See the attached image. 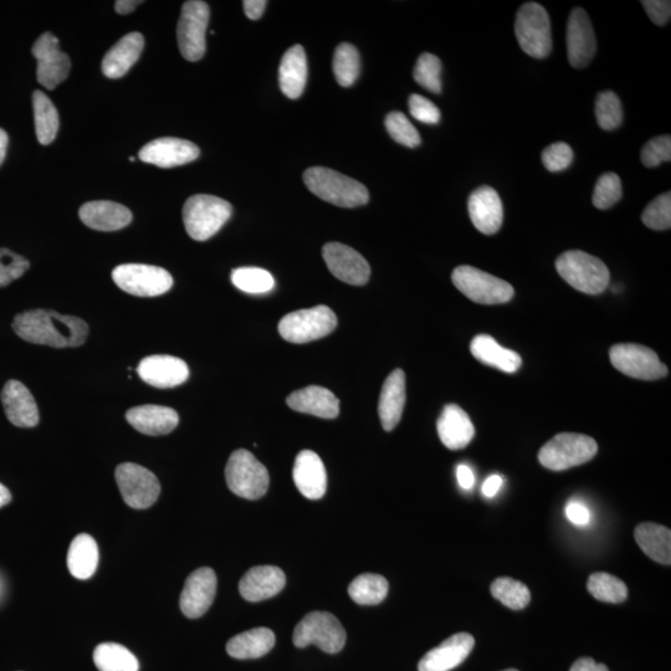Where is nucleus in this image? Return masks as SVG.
Instances as JSON below:
<instances>
[{
  "instance_id": "nucleus-1",
  "label": "nucleus",
  "mask_w": 671,
  "mask_h": 671,
  "mask_svg": "<svg viewBox=\"0 0 671 671\" xmlns=\"http://www.w3.org/2000/svg\"><path fill=\"white\" fill-rule=\"evenodd\" d=\"M13 330L22 340L55 348L84 345L89 326L79 317L50 310H32L15 317Z\"/></svg>"
},
{
  "instance_id": "nucleus-2",
  "label": "nucleus",
  "mask_w": 671,
  "mask_h": 671,
  "mask_svg": "<svg viewBox=\"0 0 671 671\" xmlns=\"http://www.w3.org/2000/svg\"><path fill=\"white\" fill-rule=\"evenodd\" d=\"M304 182L316 197L334 206L356 208L370 199L367 188L345 174L325 167H312L304 173Z\"/></svg>"
},
{
  "instance_id": "nucleus-3",
  "label": "nucleus",
  "mask_w": 671,
  "mask_h": 671,
  "mask_svg": "<svg viewBox=\"0 0 671 671\" xmlns=\"http://www.w3.org/2000/svg\"><path fill=\"white\" fill-rule=\"evenodd\" d=\"M557 273L573 289L587 295H599L608 288L611 274L596 256L581 250H570L556 260Z\"/></svg>"
},
{
  "instance_id": "nucleus-4",
  "label": "nucleus",
  "mask_w": 671,
  "mask_h": 671,
  "mask_svg": "<svg viewBox=\"0 0 671 671\" xmlns=\"http://www.w3.org/2000/svg\"><path fill=\"white\" fill-rule=\"evenodd\" d=\"M232 204L222 198L197 194L188 199L183 207V222L189 237L197 242L217 234L232 217Z\"/></svg>"
},
{
  "instance_id": "nucleus-5",
  "label": "nucleus",
  "mask_w": 671,
  "mask_h": 671,
  "mask_svg": "<svg viewBox=\"0 0 671 671\" xmlns=\"http://www.w3.org/2000/svg\"><path fill=\"white\" fill-rule=\"evenodd\" d=\"M598 444L585 434L561 433L540 449L542 466L552 471H563L586 464L596 457Z\"/></svg>"
},
{
  "instance_id": "nucleus-6",
  "label": "nucleus",
  "mask_w": 671,
  "mask_h": 671,
  "mask_svg": "<svg viewBox=\"0 0 671 671\" xmlns=\"http://www.w3.org/2000/svg\"><path fill=\"white\" fill-rule=\"evenodd\" d=\"M225 480L233 494L248 500L263 498L270 483L268 469L244 449L230 455L225 466Z\"/></svg>"
},
{
  "instance_id": "nucleus-7",
  "label": "nucleus",
  "mask_w": 671,
  "mask_h": 671,
  "mask_svg": "<svg viewBox=\"0 0 671 671\" xmlns=\"http://www.w3.org/2000/svg\"><path fill=\"white\" fill-rule=\"evenodd\" d=\"M515 34L524 53L535 59L551 54V22L547 10L539 3H525L517 12Z\"/></svg>"
},
{
  "instance_id": "nucleus-8",
  "label": "nucleus",
  "mask_w": 671,
  "mask_h": 671,
  "mask_svg": "<svg viewBox=\"0 0 671 671\" xmlns=\"http://www.w3.org/2000/svg\"><path fill=\"white\" fill-rule=\"evenodd\" d=\"M346 630L334 616L327 612L306 614L294 630V644L297 648H306L314 644L322 652L340 653L346 644Z\"/></svg>"
},
{
  "instance_id": "nucleus-9",
  "label": "nucleus",
  "mask_w": 671,
  "mask_h": 671,
  "mask_svg": "<svg viewBox=\"0 0 671 671\" xmlns=\"http://www.w3.org/2000/svg\"><path fill=\"white\" fill-rule=\"evenodd\" d=\"M336 327L335 312L330 307L319 305L284 316L279 324V332L284 340L301 345L329 336Z\"/></svg>"
},
{
  "instance_id": "nucleus-10",
  "label": "nucleus",
  "mask_w": 671,
  "mask_h": 671,
  "mask_svg": "<svg viewBox=\"0 0 671 671\" xmlns=\"http://www.w3.org/2000/svg\"><path fill=\"white\" fill-rule=\"evenodd\" d=\"M452 280L460 293L481 305L505 304L515 295L514 288L506 281L469 265L458 266Z\"/></svg>"
},
{
  "instance_id": "nucleus-11",
  "label": "nucleus",
  "mask_w": 671,
  "mask_h": 671,
  "mask_svg": "<svg viewBox=\"0 0 671 671\" xmlns=\"http://www.w3.org/2000/svg\"><path fill=\"white\" fill-rule=\"evenodd\" d=\"M112 279L125 293L140 297H155L168 293L173 286L172 275L158 266L122 264L112 271Z\"/></svg>"
},
{
  "instance_id": "nucleus-12",
  "label": "nucleus",
  "mask_w": 671,
  "mask_h": 671,
  "mask_svg": "<svg viewBox=\"0 0 671 671\" xmlns=\"http://www.w3.org/2000/svg\"><path fill=\"white\" fill-rule=\"evenodd\" d=\"M209 15L206 2L189 0L183 4L181 18L178 22L177 39L184 59L198 61L206 54Z\"/></svg>"
},
{
  "instance_id": "nucleus-13",
  "label": "nucleus",
  "mask_w": 671,
  "mask_h": 671,
  "mask_svg": "<svg viewBox=\"0 0 671 671\" xmlns=\"http://www.w3.org/2000/svg\"><path fill=\"white\" fill-rule=\"evenodd\" d=\"M614 368L628 377L655 381L668 376V368L660 362L657 353L635 343H619L609 351Z\"/></svg>"
},
{
  "instance_id": "nucleus-14",
  "label": "nucleus",
  "mask_w": 671,
  "mask_h": 671,
  "mask_svg": "<svg viewBox=\"0 0 671 671\" xmlns=\"http://www.w3.org/2000/svg\"><path fill=\"white\" fill-rule=\"evenodd\" d=\"M115 476L122 499L132 509H148L161 494V484L157 476L141 465L121 464L117 466Z\"/></svg>"
},
{
  "instance_id": "nucleus-15",
  "label": "nucleus",
  "mask_w": 671,
  "mask_h": 671,
  "mask_svg": "<svg viewBox=\"0 0 671 671\" xmlns=\"http://www.w3.org/2000/svg\"><path fill=\"white\" fill-rule=\"evenodd\" d=\"M32 53L38 60L39 84L45 89L54 90L68 79L71 61L69 56L60 50L59 40L54 34L44 33L34 43Z\"/></svg>"
},
{
  "instance_id": "nucleus-16",
  "label": "nucleus",
  "mask_w": 671,
  "mask_h": 671,
  "mask_svg": "<svg viewBox=\"0 0 671 671\" xmlns=\"http://www.w3.org/2000/svg\"><path fill=\"white\" fill-rule=\"evenodd\" d=\"M322 256L331 274L343 283L362 286L370 280V265L355 249L341 243H329L322 249Z\"/></svg>"
},
{
  "instance_id": "nucleus-17",
  "label": "nucleus",
  "mask_w": 671,
  "mask_h": 671,
  "mask_svg": "<svg viewBox=\"0 0 671 671\" xmlns=\"http://www.w3.org/2000/svg\"><path fill=\"white\" fill-rule=\"evenodd\" d=\"M566 44L568 61L572 68H586L596 55V35L591 19L582 8H575L567 23Z\"/></svg>"
},
{
  "instance_id": "nucleus-18",
  "label": "nucleus",
  "mask_w": 671,
  "mask_h": 671,
  "mask_svg": "<svg viewBox=\"0 0 671 671\" xmlns=\"http://www.w3.org/2000/svg\"><path fill=\"white\" fill-rule=\"evenodd\" d=\"M217 575L209 567L194 571L184 583L181 594V611L187 618H201L212 606L217 593Z\"/></svg>"
},
{
  "instance_id": "nucleus-19",
  "label": "nucleus",
  "mask_w": 671,
  "mask_h": 671,
  "mask_svg": "<svg viewBox=\"0 0 671 671\" xmlns=\"http://www.w3.org/2000/svg\"><path fill=\"white\" fill-rule=\"evenodd\" d=\"M199 148L193 142L179 138L165 137L147 143L138 157L145 163L161 168H172L187 165L199 157Z\"/></svg>"
},
{
  "instance_id": "nucleus-20",
  "label": "nucleus",
  "mask_w": 671,
  "mask_h": 671,
  "mask_svg": "<svg viewBox=\"0 0 671 671\" xmlns=\"http://www.w3.org/2000/svg\"><path fill=\"white\" fill-rule=\"evenodd\" d=\"M475 639L469 633L452 635L437 648L424 655L418 664L419 671H450L465 662L471 650L474 649Z\"/></svg>"
},
{
  "instance_id": "nucleus-21",
  "label": "nucleus",
  "mask_w": 671,
  "mask_h": 671,
  "mask_svg": "<svg viewBox=\"0 0 671 671\" xmlns=\"http://www.w3.org/2000/svg\"><path fill=\"white\" fill-rule=\"evenodd\" d=\"M468 209L471 222L480 233L494 235L504 222L503 202L491 187H480L470 194Z\"/></svg>"
},
{
  "instance_id": "nucleus-22",
  "label": "nucleus",
  "mask_w": 671,
  "mask_h": 671,
  "mask_svg": "<svg viewBox=\"0 0 671 671\" xmlns=\"http://www.w3.org/2000/svg\"><path fill=\"white\" fill-rule=\"evenodd\" d=\"M138 376L142 381L156 388H173L181 386L189 377L187 363L181 358L156 355L146 357L137 367Z\"/></svg>"
},
{
  "instance_id": "nucleus-23",
  "label": "nucleus",
  "mask_w": 671,
  "mask_h": 671,
  "mask_svg": "<svg viewBox=\"0 0 671 671\" xmlns=\"http://www.w3.org/2000/svg\"><path fill=\"white\" fill-rule=\"evenodd\" d=\"M2 403L9 422L19 428H34L39 423L37 402L19 381H8L2 391Z\"/></svg>"
},
{
  "instance_id": "nucleus-24",
  "label": "nucleus",
  "mask_w": 671,
  "mask_h": 671,
  "mask_svg": "<svg viewBox=\"0 0 671 671\" xmlns=\"http://www.w3.org/2000/svg\"><path fill=\"white\" fill-rule=\"evenodd\" d=\"M294 483L306 499L319 500L326 494L327 473L324 463L315 452L302 450L295 459Z\"/></svg>"
},
{
  "instance_id": "nucleus-25",
  "label": "nucleus",
  "mask_w": 671,
  "mask_h": 671,
  "mask_svg": "<svg viewBox=\"0 0 671 671\" xmlns=\"http://www.w3.org/2000/svg\"><path fill=\"white\" fill-rule=\"evenodd\" d=\"M285 585L286 576L281 568L256 566L240 580L239 592L248 602H261L279 594Z\"/></svg>"
},
{
  "instance_id": "nucleus-26",
  "label": "nucleus",
  "mask_w": 671,
  "mask_h": 671,
  "mask_svg": "<svg viewBox=\"0 0 671 671\" xmlns=\"http://www.w3.org/2000/svg\"><path fill=\"white\" fill-rule=\"evenodd\" d=\"M406 399V375L402 370L393 371L383 383L378 403L379 419L386 432H392L401 422Z\"/></svg>"
},
{
  "instance_id": "nucleus-27",
  "label": "nucleus",
  "mask_w": 671,
  "mask_h": 671,
  "mask_svg": "<svg viewBox=\"0 0 671 671\" xmlns=\"http://www.w3.org/2000/svg\"><path fill=\"white\" fill-rule=\"evenodd\" d=\"M440 440L450 450L468 447L475 435V428L468 414L457 404H448L437 422Z\"/></svg>"
},
{
  "instance_id": "nucleus-28",
  "label": "nucleus",
  "mask_w": 671,
  "mask_h": 671,
  "mask_svg": "<svg viewBox=\"0 0 671 671\" xmlns=\"http://www.w3.org/2000/svg\"><path fill=\"white\" fill-rule=\"evenodd\" d=\"M80 219L86 227L100 232H115L132 222L131 210L120 203L96 201L80 208Z\"/></svg>"
},
{
  "instance_id": "nucleus-29",
  "label": "nucleus",
  "mask_w": 671,
  "mask_h": 671,
  "mask_svg": "<svg viewBox=\"0 0 671 671\" xmlns=\"http://www.w3.org/2000/svg\"><path fill=\"white\" fill-rule=\"evenodd\" d=\"M126 419L138 432L151 437L169 434L179 423L178 413L174 409L156 404L132 408L126 413Z\"/></svg>"
},
{
  "instance_id": "nucleus-30",
  "label": "nucleus",
  "mask_w": 671,
  "mask_h": 671,
  "mask_svg": "<svg viewBox=\"0 0 671 671\" xmlns=\"http://www.w3.org/2000/svg\"><path fill=\"white\" fill-rule=\"evenodd\" d=\"M286 402L296 412L319 418L334 419L340 413V401L324 387L310 386L300 389L291 393Z\"/></svg>"
},
{
  "instance_id": "nucleus-31",
  "label": "nucleus",
  "mask_w": 671,
  "mask_h": 671,
  "mask_svg": "<svg viewBox=\"0 0 671 671\" xmlns=\"http://www.w3.org/2000/svg\"><path fill=\"white\" fill-rule=\"evenodd\" d=\"M145 39L140 33H130L116 43L107 51L102 60V73L109 79H120L128 73V70L140 59Z\"/></svg>"
},
{
  "instance_id": "nucleus-32",
  "label": "nucleus",
  "mask_w": 671,
  "mask_h": 671,
  "mask_svg": "<svg viewBox=\"0 0 671 671\" xmlns=\"http://www.w3.org/2000/svg\"><path fill=\"white\" fill-rule=\"evenodd\" d=\"M307 81V59L304 48L294 45L281 59L279 83L283 94L289 99H299Z\"/></svg>"
},
{
  "instance_id": "nucleus-33",
  "label": "nucleus",
  "mask_w": 671,
  "mask_h": 671,
  "mask_svg": "<svg viewBox=\"0 0 671 671\" xmlns=\"http://www.w3.org/2000/svg\"><path fill=\"white\" fill-rule=\"evenodd\" d=\"M470 351L485 366L498 368L505 373L520 370L522 360L519 353L507 350L489 335H479L471 341Z\"/></svg>"
},
{
  "instance_id": "nucleus-34",
  "label": "nucleus",
  "mask_w": 671,
  "mask_h": 671,
  "mask_svg": "<svg viewBox=\"0 0 671 671\" xmlns=\"http://www.w3.org/2000/svg\"><path fill=\"white\" fill-rule=\"evenodd\" d=\"M275 645V634L269 628H255L235 635L227 644L230 657L239 660L258 659L268 654Z\"/></svg>"
},
{
  "instance_id": "nucleus-35",
  "label": "nucleus",
  "mask_w": 671,
  "mask_h": 671,
  "mask_svg": "<svg viewBox=\"0 0 671 671\" xmlns=\"http://www.w3.org/2000/svg\"><path fill=\"white\" fill-rule=\"evenodd\" d=\"M634 539L653 561L669 566L671 563V532L667 527L644 522L635 527Z\"/></svg>"
},
{
  "instance_id": "nucleus-36",
  "label": "nucleus",
  "mask_w": 671,
  "mask_h": 671,
  "mask_svg": "<svg viewBox=\"0 0 671 671\" xmlns=\"http://www.w3.org/2000/svg\"><path fill=\"white\" fill-rule=\"evenodd\" d=\"M99 565V547L94 537L80 534L69 547L68 567L71 575L78 580H89Z\"/></svg>"
},
{
  "instance_id": "nucleus-37",
  "label": "nucleus",
  "mask_w": 671,
  "mask_h": 671,
  "mask_svg": "<svg viewBox=\"0 0 671 671\" xmlns=\"http://www.w3.org/2000/svg\"><path fill=\"white\" fill-rule=\"evenodd\" d=\"M33 107L35 130L40 145L48 146L59 131V115L55 105L42 91H34Z\"/></svg>"
},
{
  "instance_id": "nucleus-38",
  "label": "nucleus",
  "mask_w": 671,
  "mask_h": 671,
  "mask_svg": "<svg viewBox=\"0 0 671 671\" xmlns=\"http://www.w3.org/2000/svg\"><path fill=\"white\" fill-rule=\"evenodd\" d=\"M94 663L100 671H138L140 663L124 645L102 643L94 652Z\"/></svg>"
},
{
  "instance_id": "nucleus-39",
  "label": "nucleus",
  "mask_w": 671,
  "mask_h": 671,
  "mask_svg": "<svg viewBox=\"0 0 671 671\" xmlns=\"http://www.w3.org/2000/svg\"><path fill=\"white\" fill-rule=\"evenodd\" d=\"M389 585L386 578L373 573H363L352 581L348 594L353 602L361 606H376L386 599Z\"/></svg>"
},
{
  "instance_id": "nucleus-40",
  "label": "nucleus",
  "mask_w": 671,
  "mask_h": 671,
  "mask_svg": "<svg viewBox=\"0 0 671 671\" xmlns=\"http://www.w3.org/2000/svg\"><path fill=\"white\" fill-rule=\"evenodd\" d=\"M588 592L598 601L607 603H622L628 598L626 583L609 573L597 572L589 576Z\"/></svg>"
},
{
  "instance_id": "nucleus-41",
  "label": "nucleus",
  "mask_w": 671,
  "mask_h": 671,
  "mask_svg": "<svg viewBox=\"0 0 671 671\" xmlns=\"http://www.w3.org/2000/svg\"><path fill=\"white\" fill-rule=\"evenodd\" d=\"M491 594L505 607L520 611L529 606L531 601L530 589L524 583L510 577H501L493 582Z\"/></svg>"
},
{
  "instance_id": "nucleus-42",
  "label": "nucleus",
  "mask_w": 671,
  "mask_h": 671,
  "mask_svg": "<svg viewBox=\"0 0 671 671\" xmlns=\"http://www.w3.org/2000/svg\"><path fill=\"white\" fill-rule=\"evenodd\" d=\"M361 70L360 53L352 44L342 43L337 46L334 56V74L337 83L350 87L356 83Z\"/></svg>"
},
{
  "instance_id": "nucleus-43",
  "label": "nucleus",
  "mask_w": 671,
  "mask_h": 671,
  "mask_svg": "<svg viewBox=\"0 0 671 671\" xmlns=\"http://www.w3.org/2000/svg\"><path fill=\"white\" fill-rule=\"evenodd\" d=\"M232 283L243 293L268 294L275 288L273 275L260 268H239L233 270Z\"/></svg>"
},
{
  "instance_id": "nucleus-44",
  "label": "nucleus",
  "mask_w": 671,
  "mask_h": 671,
  "mask_svg": "<svg viewBox=\"0 0 671 671\" xmlns=\"http://www.w3.org/2000/svg\"><path fill=\"white\" fill-rule=\"evenodd\" d=\"M442 61L430 53H424L414 68L413 78L423 89L440 94L442 92Z\"/></svg>"
},
{
  "instance_id": "nucleus-45",
  "label": "nucleus",
  "mask_w": 671,
  "mask_h": 671,
  "mask_svg": "<svg viewBox=\"0 0 671 671\" xmlns=\"http://www.w3.org/2000/svg\"><path fill=\"white\" fill-rule=\"evenodd\" d=\"M623 107L617 94L603 91L596 100V119L602 130H616L623 122Z\"/></svg>"
},
{
  "instance_id": "nucleus-46",
  "label": "nucleus",
  "mask_w": 671,
  "mask_h": 671,
  "mask_svg": "<svg viewBox=\"0 0 671 671\" xmlns=\"http://www.w3.org/2000/svg\"><path fill=\"white\" fill-rule=\"evenodd\" d=\"M623 188L621 178L618 174L608 172L598 178L593 191V206L597 209L606 210L621 201Z\"/></svg>"
},
{
  "instance_id": "nucleus-47",
  "label": "nucleus",
  "mask_w": 671,
  "mask_h": 671,
  "mask_svg": "<svg viewBox=\"0 0 671 671\" xmlns=\"http://www.w3.org/2000/svg\"><path fill=\"white\" fill-rule=\"evenodd\" d=\"M386 128L389 136L399 145L416 148L420 145V135L417 128L402 112L394 111L386 117Z\"/></svg>"
},
{
  "instance_id": "nucleus-48",
  "label": "nucleus",
  "mask_w": 671,
  "mask_h": 671,
  "mask_svg": "<svg viewBox=\"0 0 671 671\" xmlns=\"http://www.w3.org/2000/svg\"><path fill=\"white\" fill-rule=\"evenodd\" d=\"M642 220L645 227L653 230L671 228V193L660 194L644 209Z\"/></svg>"
},
{
  "instance_id": "nucleus-49",
  "label": "nucleus",
  "mask_w": 671,
  "mask_h": 671,
  "mask_svg": "<svg viewBox=\"0 0 671 671\" xmlns=\"http://www.w3.org/2000/svg\"><path fill=\"white\" fill-rule=\"evenodd\" d=\"M30 268V263L9 249H0V288L22 278Z\"/></svg>"
},
{
  "instance_id": "nucleus-50",
  "label": "nucleus",
  "mask_w": 671,
  "mask_h": 671,
  "mask_svg": "<svg viewBox=\"0 0 671 671\" xmlns=\"http://www.w3.org/2000/svg\"><path fill=\"white\" fill-rule=\"evenodd\" d=\"M643 165L648 168H654L662 165L663 162L671 160V137L669 135L653 138L645 143L642 152H640Z\"/></svg>"
},
{
  "instance_id": "nucleus-51",
  "label": "nucleus",
  "mask_w": 671,
  "mask_h": 671,
  "mask_svg": "<svg viewBox=\"0 0 671 671\" xmlns=\"http://www.w3.org/2000/svg\"><path fill=\"white\" fill-rule=\"evenodd\" d=\"M573 158H575V153L565 142L552 143L542 152V163L547 171L552 173L565 171L571 166Z\"/></svg>"
},
{
  "instance_id": "nucleus-52",
  "label": "nucleus",
  "mask_w": 671,
  "mask_h": 671,
  "mask_svg": "<svg viewBox=\"0 0 671 671\" xmlns=\"http://www.w3.org/2000/svg\"><path fill=\"white\" fill-rule=\"evenodd\" d=\"M409 111L411 115L422 124L437 125L439 124L440 110L433 104L432 101L425 99V97L413 94L408 101Z\"/></svg>"
},
{
  "instance_id": "nucleus-53",
  "label": "nucleus",
  "mask_w": 671,
  "mask_h": 671,
  "mask_svg": "<svg viewBox=\"0 0 671 671\" xmlns=\"http://www.w3.org/2000/svg\"><path fill=\"white\" fill-rule=\"evenodd\" d=\"M642 5L649 18L658 27H664L671 18V3L669 0H643Z\"/></svg>"
},
{
  "instance_id": "nucleus-54",
  "label": "nucleus",
  "mask_w": 671,
  "mask_h": 671,
  "mask_svg": "<svg viewBox=\"0 0 671 671\" xmlns=\"http://www.w3.org/2000/svg\"><path fill=\"white\" fill-rule=\"evenodd\" d=\"M566 516L573 525L577 526H586L591 521V512H589L588 507L577 500L570 501L567 504Z\"/></svg>"
},
{
  "instance_id": "nucleus-55",
  "label": "nucleus",
  "mask_w": 671,
  "mask_h": 671,
  "mask_svg": "<svg viewBox=\"0 0 671 671\" xmlns=\"http://www.w3.org/2000/svg\"><path fill=\"white\" fill-rule=\"evenodd\" d=\"M266 4L265 0H245L244 12L249 19L258 20L264 14Z\"/></svg>"
},
{
  "instance_id": "nucleus-56",
  "label": "nucleus",
  "mask_w": 671,
  "mask_h": 671,
  "mask_svg": "<svg viewBox=\"0 0 671 671\" xmlns=\"http://www.w3.org/2000/svg\"><path fill=\"white\" fill-rule=\"evenodd\" d=\"M457 479L460 486L465 490L473 489L475 476L468 465H459L457 468Z\"/></svg>"
},
{
  "instance_id": "nucleus-57",
  "label": "nucleus",
  "mask_w": 671,
  "mask_h": 671,
  "mask_svg": "<svg viewBox=\"0 0 671 671\" xmlns=\"http://www.w3.org/2000/svg\"><path fill=\"white\" fill-rule=\"evenodd\" d=\"M570 671H609L604 664L594 662L592 658H581L573 663Z\"/></svg>"
},
{
  "instance_id": "nucleus-58",
  "label": "nucleus",
  "mask_w": 671,
  "mask_h": 671,
  "mask_svg": "<svg viewBox=\"0 0 671 671\" xmlns=\"http://www.w3.org/2000/svg\"><path fill=\"white\" fill-rule=\"evenodd\" d=\"M503 484L504 480L500 475H491L490 478L485 480L483 494L486 498H494V496L499 493Z\"/></svg>"
},
{
  "instance_id": "nucleus-59",
  "label": "nucleus",
  "mask_w": 671,
  "mask_h": 671,
  "mask_svg": "<svg viewBox=\"0 0 671 671\" xmlns=\"http://www.w3.org/2000/svg\"><path fill=\"white\" fill-rule=\"evenodd\" d=\"M140 4L141 0H117L115 9L117 13L126 15L132 13Z\"/></svg>"
},
{
  "instance_id": "nucleus-60",
  "label": "nucleus",
  "mask_w": 671,
  "mask_h": 671,
  "mask_svg": "<svg viewBox=\"0 0 671 671\" xmlns=\"http://www.w3.org/2000/svg\"><path fill=\"white\" fill-rule=\"evenodd\" d=\"M8 141L7 132L0 128V166H2L5 155H7Z\"/></svg>"
},
{
  "instance_id": "nucleus-61",
  "label": "nucleus",
  "mask_w": 671,
  "mask_h": 671,
  "mask_svg": "<svg viewBox=\"0 0 671 671\" xmlns=\"http://www.w3.org/2000/svg\"><path fill=\"white\" fill-rule=\"evenodd\" d=\"M10 501H12V494L3 484H0V507L8 505Z\"/></svg>"
},
{
  "instance_id": "nucleus-62",
  "label": "nucleus",
  "mask_w": 671,
  "mask_h": 671,
  "mask_svg": "<svg viewBox=\"0 0 671 671\" xmlns=\"http://www.w3.org/2000/svg\"><path fill=\"white\" fill-rule=\"evenodd\" d=\"M131 162H135V157H130Z\"/></svg>"
},
{
  "instance_id": "nucleus-63",
  "label": "nucleus",
  "mask_w": 671,
  "mask_h": 671,
  "mask_svg": "<svg viewBox=\"0 0 671 671\" xmlns=\"http://www.w3.org/2000/svg\"><path fill=\"white\" fill-rule=\"evenodd\" d=\"M504 671H519V670H516V669H507V670H504Z\"/></svg>"
}]
</instances>
